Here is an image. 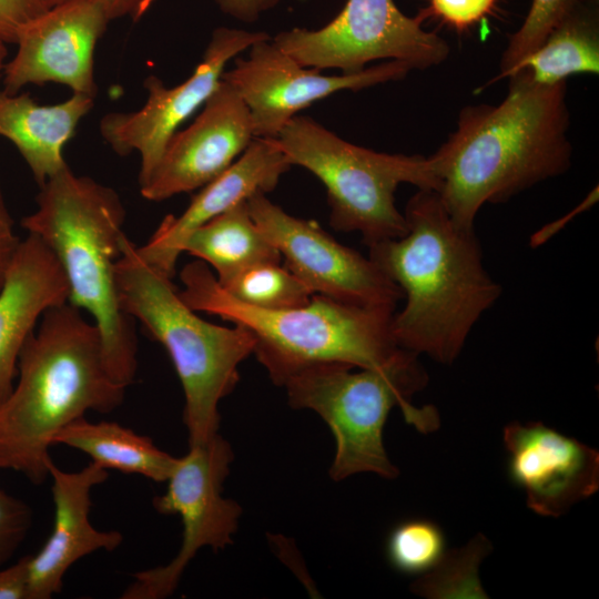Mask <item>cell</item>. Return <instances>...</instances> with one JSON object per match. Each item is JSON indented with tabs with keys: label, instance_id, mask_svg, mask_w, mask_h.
Here are the masks:
<instances>
[{
	"label": "cell",
	"instance_id": "d590c367",
	"mask_svg": "<svg viewBox=\"0 0 599 599\" xmlns=\"http://www.w3.org/2000/svg\"><path fill=\"white\" fill-rule=\"evenodd\" d=\"M47 9L64 3L70 0H41Z\"/></svg>",
	"mask_w": 599,
	"mask_h": 599
},
{
	"label": "cell",
	"instance_id": "277c9868",
	"mask_svg": "<svg viewBox=\"0 0 599 599\" xmlns=\"http://www.w3.org/2000/svg\"><path fill=\"white\" fill-rule=\"evenodd\" d=\"M35 203L21 225L53 251L69 282V303L92 315L105 367L128 387L138 370V339L134 319L120 305L114 275L124 235L122 200L114 189L67 165L40 186Z\"/></svg>",
	"mask_w": 599,
	"mask_h": 599
},
{
	"label": "cell",
	"instance_id": "484cf974",
	"mask_svg": "<svg viewBox=\"0 0 599 599\" xmlns=\"http://www.w3.org/2000/svg\"><path fill=\"white\" fill-rule=\"evenodd\" d=\"M445 535L427 519H412L397 525L389 534L386 554L390 565L407 575L433 569L445 554Z\"/></svg>",
	"mask_w": 599,
	"mask_h": 599
},
{
	"label": "cell",
	"instance_id": "7a4b0ae2",
	"mask_svg": "<svg viewBox=\"0 0 599 599\" xmlns=\"http://www.w3.org/2000/svg\"><path fill=\"white\" fill-rule=\"evenodd\" d=\"M403 213L406 234L368 246V257L406 300L393 316L398 346L449 365L501 286L484 266L475 229L455 223L436 191L418 190Z\"/></svg>",
	"mask_w": 599,
	"mask_h": 599
},
{
	"label": "cell",
	"instance_id": "3957f363",
	"mask_svg": "<svg viewBox=\"0 0 599 599\" xmlns=\"http://www.w3.org/2000/svg\"><path fill=\"white\" fill-rule=\"evenodd\" d=\"M18 379L0 405V469L42 484L55 435L89 410L110 413L126 387L109 374L95 323L64 303L47 309L24 342Z\"/></svg>",
	"mask_w": 599,
	"mask_h": 599
},
{
	"label": "cell",
	"instance_id": "9c48e42d",
	"mask_svg": "<svg viewBox=\"0 0 599 599\" xmlns=\"http://www.w3.org/2000/svg\"><path fill=\"white\" fill-rule=\"evenodd\" d=\"M424 11L408 17L394 0H347L339 13L324 27L293 28L272 40L306 68L338 69L355 73L376 60H396L412 70L443 63L449 44L423 28Z\"/></svg>",
	"mask_w": 599,
	"mask_h": 599
},
{
	"label": "cell",
	"instance_id": "83f0119b",
	"mask_svg": "<svg viewBox=\"0 0 599 599\" xmlns=\"http://www.w3.org/2000/svg\"><path fill=\"white\" fill-rule=\"evenodd\" d=\"M32 525V510L0 488V568L14 555Z\"/></svg>",
	"mask_w": 599,
	"mask_h": 599
},
{
	"label": "cell",
	"instance_id": "836d02e7",
	"mask_svg": "<svg viewBox=\"0 0 599 599\" xmlns=\"http://www.w3.org/2000/svg\"><path fill=\"white\" fill-rule=\"evenodd\" d=\"M110 21L119 18L139 20L155 0H95Z\"/></svg>",
	"mask_w": 599,
	"mask_h": 599
},
{
	"label": "cell",
	"instance_id": "cb8c5ba5",
	"mask_svg": "<svg viewBox=\"0 0 599 599\" xmlns=\"http://www.w3.org/2000/svg\"><path fill=\"white\" fill-rule=\"evenodd\" d=\"M220 285L240 302L263 309L303 306L313 296L309 288L281 263L251 266Z\"/></svg>",
	"mask_w": 599,
	"mask_h": 599
},
{
	"label": "cell",
	"instance_id": "9a60e30c",
	"mask_svg": "<svg viewBox=\"0 0 599 599\" xmlns=\"http://www.w3.org/2000/svg\"><path fill=\"white\" fill-rule=\"evenodd\" d=\"M254 138L250 110L221 79L194 121L171 136L140 192L144 199L160 202L203 187L230 167Z\"/></svg>",
	"mask_w": 599,
	"mask_h": 599
},
{
	"label": "cell",
	"instance_id": "7402d4cb",
	"mask_svg": "<svg viewBox=\"0 0 599 599\" xmlns=\"http://www.w3.org/2000/svg\"><path fill=\"white\" fill-rule=\"evenodd\" d=\"M78 449L103 468L141 475L156 483L170 477L177 458L153 440L114 422L92 423L81 417L63 427L53 445Z\"/></svg>",
	"mask_w": 599,
	"mask_h": 599
},
{
	"label": "cell",
	"instance_id": "52a82bcc",
	"mask_svg": "<svg viewBox=\"0 0 599 599\" xmlns=\"http://www.w3.org/2000/svg\"><path fill=\"white\" fill-rule=\"evenodd\" d=\"M418 354L402 349L388 364L361 368L339 362L305 366L284 383L288 403L312 409L328 425L336 450L329 476L338 481L357 473H375L394 479L398 469L389 460L383 429L389 412L398 406L405 420L422 433L439 426L433 406L416 408L410 399L428 384Z\"/></svg>",
	"mask_w": 599,
	"mask_h": 599
},
{
	"label": "cell",
	"instance_id": "7c38bea8",
	"mask_svg": "<svg viewBox=\"0 0 599 599\" xmlns=\"http://www.w3.org/2000/svg\"><path fill=\"white\" fill-rule=\"evenodd\" d=\"M267 38L263 31L216 28L202 60L185 81L169 88L156 75H149L144 80L148 99L140 109L101 118V136L116 154H140V186L156 167L171 136L217 88L229 61Z\"/></svg>",
	"mask_w": 599,
	"mask_h": 599
},
{
	"label": "cell",
	"instance_id": "44dd1931",
	"mask_svg": "<svg viewBox=\"0 0 599 599\" xmlns=\"http://www.w3.org/2000/svg\"><path fill=\"white\" fill-rule=\"evenodd\" d=\"M181 252L212 266L220 284L251 266L282 260L253 221L247 200L195 229L184 240Z\"/></svg>",
	"mask_w": 599,
	"mask_h": 599
},
{
	"label": "cell",
	"instance_id": "f546056e",
	"mask_svg": "<svg viewBox=\"0 0 599 599\" xmlns=\"http://www.w3.org/2000/svg\"><path fill=\"white\" fill-rule=\"evenodd\" d=\"M45 10L41 0H0V38L16 43L21 30Z\"/></svg>",
	"mask_w": 599,
	"mask_h": 599
},
{
	"label": "cell",
	"instance_id": "d4e9b609",
	"mask_svg": "<svg viewBox=\"0 0 599 599\" xmlns=\"http://www.w3.org/2000/svg\"><path fill=\"white\" fill-rule=\"evenodd\" d=\"M491 550L478 534L463 549L445 551L427 575L413 583L412 590L427 598H487L478 577V566Z\"/></svg>",
	"mask_w": 599,
	"mask_h": 599
},
{
	"label": "cell",
	"instance_id": "ba28073f",
	"mask_svg": "<svg viewBox=\"0 0 599 599\" xmlns=\"http://www.w3.org/2000/svg\"><path fill=\"white\" fill-rule=\"evenodd\" d=\"M275 141L292 166L306 169L325 186L332 227L358 232L367 247L406 234V219L395 205L399 184L437 189L428 156L353 144L307 115L292 118Z\"/></svg>",
	"mask_w": 599,
	"mask_h": 599
},
{
	"label": "cell",
	"instance_id": "d6986e66",
	"mask_svg": "<svg viewBox=\"0 0 599 599\" xmlns=\"http://www.w3.org/2000/svg\"><path fill=\"white\" fill-rule=\"evenodd\" d=\"M64 271L35 234L20 240L0 288V405L12 392L21 348L43 313L69 302Z\"/></svg>",
	"mask_w": 599,
	"mask_h": 599
},
{
	"label": "cell",
	"instance_id": "e575fe53",
	"mask_svg": "<svg viewBox=\"0 0 599 599\" xmlns=\"http://www.w3.org/2000/svg\"><path fill=\"white\" fill-rule=\"evenodd\" d=\"M598 200V187L596 186L595 190H592L588 196L575 209L572 210L568 215L564 216L561 220L556 221L540 231H538L532 237H531V245L536 246L542 242H545L551 234L557 232L559 230V226L567 223L570 217L579 214L580 212L585 211L586 209L590 207L596 201Z\"/></svg>",
	"mask_w": 599,
	"mask_h": 599
},
{
	"label": "cell",
	"instance_id": "603a6c76",
	"mask_svg": "<svg viewBox=\"0 0 599 599\" xmlns=\"http://www.w3.org/2000/svg\"><path fill=\"white\" fill-rule=\"evenodd\" d=\"M518 70L540 85H554L578 73L598 74L599 0L580 3L508 78Z\"/></svg>",
	"mask_w": 599,
	"mask_h": 599
},
{
	"label": "cell",
	"instance_id": "30bf717a",
	"mask_svg": "<svg viewBox=\"0 0 599 599\" xmlns=\"http://www.w3.org/2000/svg\"><path fill=\"white\" fill-rule=\"evenodd\" d=\"M189 447L187 454L177 458L165 493L152 500L159 514L180 516L183 530L179 552L165 566L136 572L123 599L166 598L200 549L211 547L216 551L233 541L242 510L222 495L233 460L231 445L216 433Z\"/></svg>",
	"mask_w": 599,
	"mask_h": 599
},
{
	"label": "cell",
	"instance_id": "4dcf8cb0",
	"mask_svg": "<svg viewBox=\"0 0 599 599\" xmlns=\"http://www.w3.org/2000/svg\"><path fill=\"white\" fill-rule=\"evenodd\" d=\"M7 54V43L0 38V74L2 73ZM19 242L20 238L14 231L13 219L9 212L0 186V288L3 283L7 267Z\"/></svg>",
	"mask_w": 599,
	"mask_h": 599
},
{
	"label": "cell",
	"instance_id": "ac0fdd59",
	"mask_svg": "<svg viewBox=\"0 0 599 599\" xmlns=\"http://www.w3.org/2000/svg\"><path fill=\"white\" fill-rule=\"evenodd\" d=\"M292 165L275 139L254 138L234 163L205 184L185 211L166 215L143 246L141 257L173 277L181 246L195 229L256 193L272 192Z\"/></svg>",
	"mask_w": 599,
	"mask_h": 599
},
{
	"label": "cell",
	"instance_id": "5b68a950",
	"mask_svg": "<svg viewBox=\"0 0 599 599\" xmlns=\"http://www.w3.org/2000/svg\"><path fill=\"white\" fill-rule=\"evenodd\" d=\"M180 278L184 285L180 296L193 311L220 316L252 333L253 353L280 386L312 364L339 362L375 368L390 363L403 349L393 334L395 309L351 305L319 294L294 308L254 307L230 295L203 261L186 264Z\"/></svg>",
	"mask_w": 599,
	"mask_h": 599
},
{
	"label": "cell",
	"instance_id": "ffe728a7",
	"mask_svg": "<svg viewBox=\"0 0 599 599\" xmlns=\"http://www.w3.org/2000/svg\"><path fill=\"white\" fill-rule=\"evenodd\" d=\"M93 105L94 98L82 93L41 105L27 93L0 88V135L14 144L41 186L68 165L62 149Z\"/></svg>",
	"mask_w": 599,
	"mask_h": 599
},
{
	"label": "cell",
	"instance_id": "8992f818",
	"mask_svg": "<svg viewBox=\"0 0 599 599\" xmlns=\"http://www.w3.org/2000/svg\"><path fill=\"white\" fill-rule=\"evenodd\" d=\"M122 309L167 352L184 393L189 446L206 441L220 427L219 404L240 380L238 365L255 345L252 333L210 323L181 298L172 277L140 255L124 234L114 267Z\"/></svg>",
	"mask_w": 599,
	"mask_h": 599
},
{
	"label": "cell",
	"instance_id": "4316f807",
	"mask_svg": "<svg viewBox=\"0 0 599 599\" xmlns=\"http://www.w3.org/2000/svg\"><path fill=\"white\" fill-rule=\"evenodd\" d=\"M586 0H531L521 26L508 40L498 74L489 82L508 78L515 67L532 53L552 29Z\"/></svg>",
	"mask_w": 599,
	"mask_h": 599
},
{
	"label": "cell",
	"instance_id": "f1b7e54d",
	"mask_svg": "<svg viewBox=\"0 0 599 599\" xmlns=\"http://www.w3.org/2000/svg\"><path fill=\"white\" fill-rule=\"evenodd\" d=\"M423 10L426 17L435 16L444 23L463 32L491 13L496 0H428Z\"/></svg>",
	"mask_w": 599,
	"mask_h": 599
},
{
	"label": "cell",
	"instance_id": "2e32d148",
	"mask_svg": "<svg viewBox=\"0 0 599 599\" xmlns=\"http://www.w3.org/2000/svg\"><path fill=\"white\" fill-rule=\"evenodd\" d=\"M502 437L508 475L536 514L560 517L598 490L599 454L588 445L541 422H512Z\"/></svg>",
	"mask_w": 599,
	"mask_h": 599
},
{
	"label": "cell",
	"instance_id": "6da1fadb",
	"mask_svg": "<svg viewBox=\"0 0 599 599\" xmlns=\"http://www.w3.org/2000/svg\"><path fill=\"white\" fill-rule=\"evenodd\" d=\"M508 79L500 103L465 106L456 130L428 156L436 192L463 227H474L485 204L506 202L571 164L567 82L536 84L524 70Z\"/></svg>",
	"mask_w": 599,
	"mask_h": 599
},
{
	"label": "cell",
	"instance_id": "5bb4252c",
	"mask_svg": "<svg viewBox=\"0 0 599 599\" xmlns=\"http://www.w3.org/2000/svg\"><path fill=\"white\" fill-rule=\"evenodd\" d=\"M109 22L95 0L47 9L19 33L16 54L2 69L3 90L18 93L27 84L54 82L95 98L94 50Z\"/></svg>",
	"mask_w": 599,
	"mask_h": 599
},
{
	"label": "cell",
	"instance_id": "4fadbf2b",
	"mask_svg": "<svg viewBox=\"0 0 599 599\" xmlns=\"http://www.w3.org/2000/svg\"><path fill=\"white\" fill-rule=\"evenodd\" d=\"M247 58H235L222 79L250 110L255 138L275 139L297 113L338 91H359L404 79L412 69L389 60L355 73L323 74L306 68L280 49L272 38L248 48Z\"/></svg>",
	"mask_w": 599,
	"mask_h": 599
},
{
	"label": "cell",
	"instance_id": "1f68e13d",
	"mask_svg": "<svg viewBox=\"0 0 599 599\" xmlns=\"http://www.w3.org/2000/svg\"><path fill=\"white\" fill-rule=\"evenodd\" d=\"M29 556L0 568V599H27Z\"/></svg>",
	"mask_w": 599,
	"mask_h": 599
},
{
	"label": "cell",
	"instance_id": "e0dca14e",
	"mask_svg": "<svg viewBox=\"0 0 599 599\" xmlns=\"http://www.w3.org/2000/svg\"><path fill=\"white\" fill-rule=\"evenodd\" d=\"M54 521L38 554L29 556L27 599H50L59 593L70 567L99 551H113L123 541L118 530H99L89 519L91 490L106 480L105 468L91 461L78 471H64L50 458Z\"/></svg>",
	"mask_w": 599,
	"mask_h": 599
},
{
	"label": "cell",
	"instance_id": "8fae6325",
	"mask_svg": "<svg viewBox=\"0 0 599 599\" xmlns=\"http://www.w3.org/2000/svg\"><path fill=\"white\" fill-rule=\"evenodd\" d=\"M251 216L285 260V266L313 294L356 306L396 309L400 287L367 256L338 243L313 220L295 217L256 193L247 199Z\"/></svg>",
	"mask_w": 599,
	"mask_h": 599
},
{
	"label": "cell",
	"instance_id": "d6a6232c",
	"mask_svg": "<svg viewBox=\"0 0 599 599\" xmlns=\"http://www.w3.org/2000/svg\"><path fill=\"white\" fill-rule=\"evenodd\" d=\"M220 10L245 23H253L268 10L275 8L281 0H214Z\"/></svg>",
	"mask_w": 599,
	"mask_h": 599
}]
</instances>
